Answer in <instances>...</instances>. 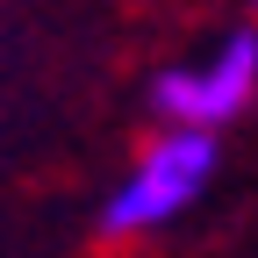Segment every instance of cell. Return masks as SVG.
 <instances>
[{
  "label": "cell",
  "instance_id": "3",
  "mask_svg": "<svg viewBox=\"0 0 258 258\" xmlns=\"http://www.w3.org/2000/svg\"><path fill=\"white\" fill-rule=\"evenodd\" d=\"M251 8H258V0H251Z\"/></svg>",
  "mask_w": 258,
  "mask_h": 258
},
{
  "label": "cell",
  "instance_id": "1",
  "mask_svg": "<svg viewBox=\"0 0 258 258\" xmlns=\"http://www.w3.org/2000/svg\"><path fill=\"white\" fill-rule=\"evenodd\" d=\"M215 129H186V122H158L137 144V158L115 172V186L101 194V237L108 244H144L158 230L201 201L215 186Z\"/></svg>",
  "mask_w": 258,
  "mask_h": 258
},
{
  "label": "cell",
  "instance_id": "2",
  "mask_svg": "<svg viewBox=\"0 0 258 258\" xmlns=\"http://www.w3.org/2000/svg\"><path fill=\"white\" fill-rule=\"evenodd\" d=\"M258 101V29H230L208 50L172 57L151 79V115L158 122H186V129H230Z\"/></svg>",
  "mask_w": 258,
  "mask_h": 258
}]
</instances>
